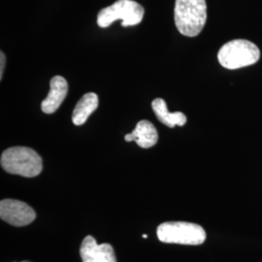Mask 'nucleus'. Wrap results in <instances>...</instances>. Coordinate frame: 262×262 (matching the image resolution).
Listing matches in <instances>:
<instances>
[{"label": "nucleus", "mask_w": 262, "mask_h": 262, "mask_svg": "<svg viewBox=\"0 0 262 262\" xmlns=\"http://www.w3.org/2000/svg\"><path fill=\"white\" fill-rule=\"evenodd\" d=\"M158 237L163 243L197 246L204 243L206 232L200 225L195 224L169 222L158 227Z\"/></svg>", "instance_id": "obj_4"}, {"label": "nucleus", "mask_w": 262, "mask_h": 262, "mask_svg": "<svg viewBox=\"0 0 262 262\" xmlns=\"http://www.w3.org/2000/svg\"><path fill=\"white\" fill-rule=\"evenodd\" d=\"M145 10L133 0H118L111 6L98 13L97 25L100 28H108L114 21L122 19V27H131L140 24L144 18Z\"/></svg>", "instance_id": "obj_5"}, {"label": "nucleus", "mask_w": 262, "mask_h": 262, "mask_svg": "<svg viewBox=\"0 0 262 262\" xmlns=\"http://www.w3.org/2000/svg\"><path fill=\"white\" fill-rule=\"evenodd\" d=\"M23 262H29V261H23Z\"/></svg>", "instance_id": "obj_13"}, {"label": "nucleus", "mask_w": 262, "mask_h": 262, "mask_svg": "<svg viewBox=\"0 0 262 262\" xmlns=\"http://www.w3.org/2000/svg\"><path fill=\"white\" fill-rule=\"evenodd\" d=\"M5 63H6V56L3 54V52H1L0 53V80H2V77H3Z\"/></svg>", "instance_id": "obj_12"}, {"label": "nucleus", "mask_w": 262, "mask_h": 262, "mask_svg": "<svg viewBox=\"0 0 262 262\" xmlns=\"http://www.w3.org/2000/svg\"><path fill=\"white\" fill-rule=\"evenodd\" d=\"M80 254L83 262H117L113 247L96 243L93 236H86L81 245Z\"/></svg>", "instance_id": "obj_7"}, {"label": "nucleus", "mask_w": 262, "mask_h": 262, "mask_svg": "<svg viewBox=\"0 0 262 262\" xmlns=\"http://www.w3.org/2000/svg\"><path fill=\"white\" fill-rule=\"evenodd\" d=\"M151 108L160 122L168 127L184 126L187 122V117L184 113L169 112L167 104L162 98H156L151 102Z\"/></svg>", "instance_id": "obj_10"}, {"label": "nucleus", "mask_w": 262, "mask_h": 262, "mask_svg": "<svg viewBox=\"0 0 262 262\" xmlns=\"http://www.w3.org/2000/svg\"><path fill=\"white\" fill-rule=\"evenodd\" d=\"M98 107V96L94 93H89L78 101L72 114V122L75 125H82L88 121L89 117Z\"/></svg>", "instance_id": "obj_11"}, {"label": "nucleus", "mask_w": 262, "mask_h": 262, "mask_svg": "<svg viewBox=\"0 0 262 262\" xmlns=\"http://www.w3.org/2000/svg\"><path fill=\"white\" fill-rule=\"evenodd\" d=\"M1 166L6 172L23 177H36L43 169L42 159L28 147H13L1 155Z\"/></svg>", "instance_id": "obj_2"}, {"label": "nucleus", "mask_w": 262, "mask_h": 262, "mask_svg": "<svg viewBox=\"0 0 262 262\" xmlns=\"http://www.w3.org/2000/svg\"><path fill=\"white\" fill-rule=\"evenodd\" d=\"M0 217L14 226H26L31 224L35 212L28 204L15 199H4L0 202Z\"/></svg>", "instance_id": "obj_6"}, {"label": "nucleus", "mask_w": 262, "mask_h": 262, "mask_svg": "<svg viewBox=\"0 0 262 262\" xmlns=\"http://www.w3.org/2000/svg\"><path fill=\"white\" fill-rule=\"evenodd\" d=\"M126 142L135 141L136 144L144 149H149L154 147L159 140V134L155 125L147 120H142L137 123L134 130L130 134L124 136Z\"/></svg>", "instance_id": "obj_9"}, {"label": "nucleus", "mask_w": 262, "mask_h": 262, "mask_svg": "<svg viewBox=\"0 0 262 262\" xmlns=\"http://www.w3.org/2000/svg\"><path fill=\"white\" fill-rule=\"evenodd\" d=\"M68 93L67 81L61 76H55L50 82V92L42 101L41 109L45 114H54L60 107Z\"/></svg>", "instance_id": "obj_8"}, {"label": "nucleus", "mask_w": 262, "mask_h": 262, "mask_svg": "<svg viewBox=\"0 0 262 262\" xmlns=\"http://www.w3.org/2000/svg\"><path fill=\"white\" fill-rule=\"evenodd\" d=\"M174 18L175 25L181 34L187 37H195L206 24V1L176 0Z\"/></svg>", "instance_id": "obj_1"}, {"label": "nucleus", "mask_w": 262, "mask_h": 262, "mask_svg": "<svg viewBox=\"0 0 262 262\" xmlns=\"http://www.w3.org/2000/svg\"><path fill=\"white\" fill-rule=\"evenodd\" d=\"M260 52L253 42L236 39L227 42L217 54V59L221 66L226 69H238L246 66H253L258 61Z\"/></svg>", "instance_id": "obj_3"}]
</instances>
